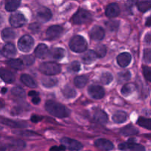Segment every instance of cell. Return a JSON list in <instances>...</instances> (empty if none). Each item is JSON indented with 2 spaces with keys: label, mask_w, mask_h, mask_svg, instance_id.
Instances as JSON below:
<instances>
[{
  "label": "cell",
  "mask_w": 151,
  "mask_h": 151,
  "mask_svg": "<svg viewBox=\"0 0 151 151\" xmlns=\"http://www.w3.org/2000/svg\"><path fill=\"white\" fill-rule=\"evenodd\" d=\"M45 109L49 114L60 119L67 117L70 114V111L66 106L53 100L46 102Z\"/></svg>",
  "instance_id": "cell-1"
},
{
  "label": "cell",
  "mask_w": 151,
  "mask_h": 151,
  "mask_svg": "<svg viewBox=\"0 0 151 151\" xmlns=\"http://www.w3.org/2000/svg\"><path fill=\"white\" fill-rule=\"evenodd\" d=\"M69 47L75 52H85L88 47V43L81 35H75L69 41Z\"/></svg>",
  "instance_id": "cell-2"
},
{
  "label": "cell",
  "mask_w": 151,
  "mask_h": 151,
  "mask_svg": "<svg viewBox=\"0 0 151 151\" xmlns=\"http://www.w3.org/2000/svg\"><path fill=\"white\" fill-rule=\"evenodd\" d=\"M39 71L47 76L58 75L61 71L60 65L55 62H45L39 66Z\"/></svg>",
  "instance_id": "cell-3"
},
{
  "label": "cell",
  "mask_w": 151,
  "mask_h": 151,
  "mask_svg": "<svg viewBox=\"0 0 151 151\" xmlns=\"http://www.w3.org/2000/svg\"><path fill=\"white\" fill-rule=\"evenodd\" d=\"M92 19L91 13L84 9H80L73 16V22L75 24H83Z\"/></svg>",
  "instance_id": "cell-4"
},
{
  "label": "cell",
  "mask_w": 151,
  "mask_h": 151,
  "mask_svg": "<svg viewBox=\"0 0 151 151\" xmlns=\"http://www.w3.org/2000/svg\"><path fill=\"white\" fill-rule=\"evenodd\" d=\"M34 40L30 35H24L19 39V42H18V47L21 51L24 52H28L30 51L33 47Z\"/></svg>",
  "instance_id": "cell-5"
},
{
  "label": "cell",
  "mask_w": 151,
  "mask_h": 151,
  "mask_svg": "<svg viewBox=\"0 0 151 151\" xmlns=\"http://www.w3.org/2000/svg\"><path fill=\"white\" fill-rule=\"evenodd\" d=\"M118 147L122 151H145V147L144 146L134 142V139H129L126 142L121 143Z\"/></svg>",
  "instance_id": "cell-6"
},
{
  "label": "cell",
  "mask_w": 151,
  "mask_h": 151,
  "mask_svg": "<svg viewBox=\"0 0 151 151\" xmlns=\"http://www.w3.org/2000/svg\"><path fill=\"white\" fill-rule=\"evenodd\" d=\"M60 142L65 148L69 149L71 151H79L83 148V145L80 142L69 137H63Z\"/></svg>",
  "instance_id": "cell-7"
},
{
  "label": "cell",
  "mask_w": 151,
  "mask_h": 151,
  "mask_svg": "<svg viewBox=\"0 0 151 151\" xmlns=\"http://www.w3.org/2000/svg\"><path fill=\"white\" fill-rule=\"evenodd\" d=\"M9 22L13 27H21L27 23V19L22 13H15L10 16Z\"/></svg>",
  "instance_id": "cell-8"
},
{
  "label": "cell",
  "mask_w": 151,
  "mask_h": 151,
  "mask_svg": "<svg viewBox=\"0 0 151 151\" xmlns=\"http://www.w3.org/2000/svg\"><path fill=\"white\" fill-rule=\"evenodd\" d=\"M88 94L90 97L95 100H100L105 96V91L103 87L97 85H92L88 88Z\"/></svg>",
  "instance_id": "cell-9"
},
{
  "label": "cell",
  "mask_w": 151,
  "mask_h": 151,
  "mask_svg": "<svg viewBox=\"0 0 151 151\" xmlns=\"http://www.w3.org/2000/svg\"><path fill=\"white\" fill-rule=\"evenodd\" d=\"M63 32V28L58 25L50 27L46 32V37L49 40H54L58 38Z\"/></svg>",
  "instance_id": "cell-10"
},
{
  "label": "cell",
  "mask_w": 151,
  "mask_h": 151,
  "mask_svg": "<svg viewBox=\"0 0 151 151\" xmlns=\"http://www.w3.org/2000/svg\"><path fill=\"white\" fill-rule=\"evenodd\" d=\"M90 37L94 41H101L105 37L104 29L103 27H101L95 25V26H94L91 29V31H90Z\"/></svg>",
  "instance_id": "cell-11"
},
{
  "label": "cell",
  "mask_w": 151,
  "mask_h": 151,
  "mask_svg": "<svg viewBox=\"0 0 151 151\" xmlns=\"http://www.w3.org/2000/svg\"><path fill=\"white\" fill-rule=\"evenodd\" d=\"M52 17V11L46 7H41L37 11V18L43 22H47L50 21Z\"/></svg>",
  "instance_id": "cell-12"
},
{
  "label": "cell",
  "mask_w": 151,
  "mask_h": 151,
  "mask_svg": "<svg viewBox=\"0 0 151 151\" xmlns=\"http://www.w3.org/2000/svg\"><path fill=\"white\" fill-rule=\"evenodd\" d=\"M96 147L97 148L103 151H111L114 149V144L110 140L106 139H99L94 142Z\"/></svg>",
  "instance_id": "cell-13"
},
{
  "label": "cell",
  "mask_w": 151,
  "mask_h": 151,
  "mask_svg": "<svg viewBox=\"0 0 151 151\" xmlns=\"http://www.w3.org/2000/svg\"><path fill=\"white\" fill-rule=\"evenodd\" d=\"M131 59H132V57L129 52H122L117 56L116 61H117V63L119 65V66L126 67L131 63Z\"/></svg>",
  "instance_id": "cell-14"
},
{
  "label": "cell",
  "mask_w": 151,
  "mask_h": 151,
  "mask_svg": "<svg viewBox=\"0 0 151 151\" xmlns=\"http://www.w3.org/2000/svg\"><path fill=\"white\" fill-rule=\"evenodd\" d=\"M65 54H66V51L60 47L52 48L48 52L49 57L56 60H60L61 59H63L64 58Z\"/></svg>",
  "instance_id": "cell-15"
},
{
  "label": "cell",
  "mask_w": 151,
  "mask_h": 151,
  "mask_svg": "<svg viewBox=\"0 0 151 151\" xmlns=\"http://www.w3.org/2000/svg\"><path fill=\"white\" fill-rule=\"evenodd\" d=\"M119 13H120V9H119V5L116 3H111L106 7V15L109 18L116 17L119 16Z\"/></svg>",
  "instance_id": "cell-16"
},
{
  "label": "cell",
  "mask_w": 151,
  "mask_h": 151,
  "mask_svg": "<svg viewBox=\"0 0 151 151\" xmlns=\"http://www.w3.org/2000/svg\"><path fill=\"white\" fill-rule=\"evenodd\" d=\"M2 55L6 58H13L16 55V49L11 43H7L3 47Z\"/></svg>",
  "instance_id": "cell-17"
},
{
  "label": "cell",
  "mask_w": 151,
  "mask_h": 151,
  "mask_svg": "<svg viewBox=\"0 0 151 151\" xmlns=\"http://www.w3.org/2000/svg\"><path fill=\"white\" fill-rule=\"evenodd\" d=\"M0 78L6 83H12L15 81L14 75L10 71L2 68H0Z\"/></svg>",
  "instance_id": "cell-18"
},
{
  "label": "cell",
  "mask_w": 151,
  "mask_h": 151,
  "mask_svg": "<svg viewBox=\"0 0 151 151\" xmlns=\"http://www.w3.org/2000/svg\"><path fill=\"white\" fill-rule=\"evenodd\" d=\"M120 134L124 137L135 136L139 134V130L132 125H128L120 130Z\"/></svg>",
  "instance_id": "cell-19"
},
{
  "label": "cell",
  "mask_w": 151,
  "mask_h": 151,
  "mask_svg": "<svg viewBox=\"0 0 151 151\" xmlns=\"http://www.w3.org/2000/svg\"><path fill=\"white\" fill-rule=\"evenodd\" d=\"M48 47L44 44H38L35 50V56L37 58H44V57H46L48 55Z\"/></svg>",
  "instance_id": "cell-20"
},
{
  "label": "cell",
  "mask_w": 151,
  "mask_h": 151,
  "mask_svg": "<svg viewBox=\"0 0 151 151\" xmlns=\"http://www.w3.org/2000/svg\"><path fill=\"white\" fill-rule=\"evenodd\" d=\"M97 59V55L95 54L94 51L93 50H88L86 53H84L82 56V60L83 63L86 64H91L93 62L95 61Z\"/></svg>",
  "instance_id": "cell-21"
},
{
  "label": "cell",
  "mask_w": 151,
  "mask_h": 151,
  "mask_svg": "<svg viewBox=\"0 0 151 151\" xmlns=\"http://www.w3.org/2000/svg\"><path fill=\"white\" fill-rule=\"evenodd\" d=\"M94 119L97 121L98 123L101 124V125H105L108 122V116L106 113L103 111L97 110L94 114Z\"/></svg>",
  "instance_id": "cell-22"
},
{
  "label": "cell",
  "mask_w": 151,
  "mask_h": 151,
  "mask_svg": "<svg viewBox=\"0 0 151 151\" xmlns=\"http://www.w3.org/2000/svg\"><path fill=\"white\" fill-rule=\"evenodd\" d=\"M58 79L54 77H44L41 79V84L46 88H52L58 84Z\"/></svg>",
  "instance_id": "cell-23"
},
{
  "label": "cell",
  "mask_w": 151,
  "mask_h": 151,
  "mask_svg": "<svg viewBox=\"0 0 151 151\" xmlns=\"http://www.w3.org/2000/svg\"><path fill=\"white\" fill-rule=\"evenodd\" d=\"M26 146V144L24 141L20 139H16L13 140V142H10L8 145H7V148L13 150H21L24 149Z\"/></svg>",
  "instance_id": "cell-24"
},
{
  "label": "cell",
  "mask_w": 151,
  "mask_h": 151,
  "mask_svg": "<svg viewBox=\"0 0 151 151\" xmlns=\"http://www.w3.org/2000/svg\"><path fill=\"white\" fill-rule=\"evenodd\" d=\"M1 38L5 41L13 40L16 36L15 31L13 30L11 28H5V29H3V30L1 31Z\"/></svg>",
  "instance_id": "cell-25"
},
{
  "label": "cell",
  "mask_w": 151,
  "mask_h": 151,
  "mask_svg": "<svg viewBox=\"0 0 151 151\" xmlns=\"http://www.w3.org/2000/svg\"><path fill=\"white\" fill-rule=\"evenodd\" d=\"M112 120L117 124L123 123L127 120V114L123 111H118L113 115Z\"/></svg>",
  "instance_id": "cell-26"
},
{
  "label": "cell",
  "mask_w": 151,
  "mask_h": 151,
  "mask_svg": "<svg viewBox=\"0 0 151 151\" xmlns=\"http://www.w3.org/2000/svg\"><path fill=\"white\" fill-rule=\"evenodd\" d=\"M21 81L25 86L29 87V88H33L37 86L36 83L34 81L33 78L26 74H23L22 75H21Z\"/></svg>",
  "instance_id": "cell-27"
},
{
  "label": "cell",
  "mask_w": 151,
  "mask_h": 151,
  "mask_svg": "<svg viewBox=\"0 0 151 151\" xmlns=\"http://www.w3.org/2000/svg\"><path fill=\"white\" fill-rule=\"evenodd\" d=\"M136 88H137V87H136L135 84L129 83L125 84L122 87V89H121V93H122V94L124 97H128V96L131 95L135 91Z\"/></svg>",
  "instance_id": "cell-28"
},
{
  "label": "cell",
  "mask_w": 151,
  "mask_h": 151,
  "mask_svg": "<svg viewBox=\"0 0 151 151\" xmlns=\"http://www.w3.org/2000/svg\"><path fill=\"white\" fill-rule=\"evenodd\" d=\"M0 122L1 124L10 127V128H24L26 125H23L21 122H16V121L11 120V119H0Z\"/></svg>",
  "instance_id": "cell-29"
},
{
  "label": "cell",
  "mask_w": 151,
  "mask_h": 151,
  "mask_svg": "<svg viewBox=\"0 0 151 151\" xmlns=\"http://www.w3.org/2000/svg\"><path fill=\"white\" fill-rule=\"evenodd\" d=\"M62 93H63V95L67 99L74 98L75 97H76L77 94L75 89H74L73 88H72V87L69 86H66L62 89Z\"/></svg>",
  "instance_id": "cell-30"
},
{
  "label": "cell",
  "mask_w": 151,
  "mask_h": 151,
  "mask_svg": "<svg viewBox=\"0 0 151 151\" xmlns=\"http://www.w3.org/2000/svg\"><path fill=\"white\" fill-rule=\"evenodd\" d=\"M88 83V78L85 75H81V76H78L74 80V83L75 86L78 88H83Z\"/></svg>",
  "instance_id": "cell-31"
},
{
  "label": "cell",
  "mask_w": 151,
  "mask_h": 151,
  "mask_svg": "<svg viewBox=\"0 0 151 151\" xmlns=\"http://www.w3.org/2000/svg\"><path fill=\"white\" fill-rule=\"evenodd\" d=\"M7 64L10 66L11 68L17 70H20V69H23V63H22V60L20 59H10L7 60Z\"/></svg>",
  "instance_id": "cell-32"
},
{
  "label": "cell",
  "mask_w": 151,
  "mask_h": 151,
  "mask_svg": "<svg viewBox=\"0 0 151 151\" xmlns=\"http://www.w3.org/2000/svg\"><path fill=\"white\" fill-rule=\"evenodd\" d=\"M20 4H21V1H17V0H11V1H7L5 4V9L9 12L15 11V10L19 7Z\"/></svg>",
  "instance_id": "cell-33"
},
{
  "label": "cell",
  "mask_w": 151,
  "mask_h": 151,
  "mask_svg": "<svg viewBox=\"0 0 151 151\" xmlns=\"http://www.w3.org/2000/svg\"><path fill=\"white\" fill-rule=\"evenodd\" d=\"M137 7L139 10L141 12L144 13L146 12L147 10H150L151 7V1L148 0V1H137Z\"/></svg>",
  "instance_id": "cell-34"
},
{
  "label": "cell",
  "mask_w": 151,
  "mask_h": 151,
  "mask_svg": "<svg viewBox=\"0 0 151 151\" xmlns=\"http://www.w3.org/2000/svg\"><path fill=\"white\" fill-rule=\"evenodd\" d=\"M114 78L113 75L111 73L109 72H103V74L100 76V81L102 82V83H103L104 85H109L113 81Z\"/></svg>",
  "instance_id": "cell-35"
},
{
  "label": "cell",
  "mask_w": 151,
  "mask_h": 151,
  "mask_svg": "<svg viewBox=\"0 0 151 151\" xmlns=\"http://www.w3.org/2000/svg\"><path fill=\"white\" fill-rule=\"evenodd\" d=\"M137 124L139 126L146 128L147 130L151 129V120L149 118L139 117L137 120Z\"/></svg>",
  "instance_id": "cell-36"
},
{
  "label": "cell",
  "mask_w": 151,
  "mask_h": 151,
  "mask_svg": "<svg viewBox=\"0 0 151 151\" xmlns=\"http://www.w3.org/2000/svg\"><path fill=\"white\" fill-rule=\"evenodd\" d=\"M106 52H107V50H106V46L99 45L96 47L94 52L97 55V58H103L106 55Z\"/></svg>",
  "instance_id": "cell-37"
},
{
  "label": "cell",
  "mask_w": 151,
  "mask_h": 151,
  "mask_svg": "<svg viewBox=\"0 0 151 151\" xmlns=\"http://www.w3.org/2000/svg\"><path fill=\"white\" fill-rule=\"evenodd\" d=\"M106 25L109 30L115 31L118 29V27H119V22H118V21H116V20L109 21V22H106Z\"/></svg>",
  "instance_id": "cell-38"
},
{
  "label": "cell",
  "mask_w": 151,
  "mask_h": 151,
  "mask_svg": "<svg viewBox=\"0 0 151 151\" xmlns=\"http://www.w3.org/2000/svg\"><path fill=\"white\" fill-rule=\"evenodd\" d=\"M11 92L13 95L17 96V97H25L24 90L19 86L13 87L11 90Z\"/></svg>",
  "instance_id": "cell-39"
},
{
  "label": "cell",
  "mask_w": 151,
  "mask_h": 151,
  "mask_svg": "<svg viewBox=\"0 0 151 151\" xmlns=\"http://www.w3.org/2000/svg\"><path fill=\"white\" fill-rule=\"evenodd\" d=\"M22 61L23 64H25L26 66H31L35 62V58L32 55H27L22 57Z\"/></svg>",
  "instance_id": "cell-40"
},
{
  "label": "cell",
  "mask_w": 151,
  "mask_h": 151,
  "mask_svg": "<svg viewBox=\"0 0 151 151\" xmlns=\"http://www.w3.org/2000/svg\"><path fill=\"white\" fill-rule=\"evenodd\" d=\"M41 28V25L40 23L38 22H34V23L30 24L29 25V29L31 32H32L33 33H38L40 32Z\"/></svg>",
  "instance_id": "cell-41"
},
{
  "label": "cell",
  "mask_w": 151,
  "mask_h": 151,
  "mask_svg": "<svg viewBox=\"0 0 151 151\" xmlns=\"http://www.w3.org/2000/svg\"><path fill=\"white\" fill-rule=\"evenodd\" d=\"M142 72L144 75L145 78L147 80L148 82H151V69L149 66H143Z\"/></svg>",
  "instance_id": "cell-42"
},
{
  "label": "cell",
  "mask_w": 151,
  "mask_h": 151,
  "mask_svg": "<svg viewBox=\"0 0 151 151\" xmlns=\"http://www.w3.org/2000/svg\"><path fill=\"white\" fill-rule=\"evenodd\" d=\"M81 69V63L75 60L73 61L69 66V70L72 72H78Z\"/></svg>",
  "instance_id": "cell-43"
},
{
  "label": "cell",
  "mask_w": 151,
  "mask_h": 151,
  "mask_svg": "<svg viewBox=\"0 0 151 151\" xmlns=\"http://www.w3.org/2000/svg\"><path fill=\"white\" fill-rule=\"evenodd\" d=\"M131 72L129 71H123L119 74V80L122 81H128L131 78Z\"/></svg>",
  "instance_id": "cell-44"
},
{
  "label": "cell",
  "mask_w": 151,
  "mask_h": 151,
  "mask_svg": "<svg viewBox=\"0 0 151 151\" xmlns=\"http://www.w3.org/2000/svg\"><path fill=\"white\" fill-rule=\"evenodd\" d=\"M144 60L146 63H150L151 59V51L150 48L145 49L144 50Z\"/></svg>",
  "instance_id": "cell-45"
},
{
  "label": "cell",
  "mask_w": 151,
  "mask_h": 151,
  "mask_svg": "<svg viewBox=\"0 0 151 151\" xmlns=\"http://www.w3.org/2000/svg\"><path fill=\"white\" fill-rule=\"evenodd\" d=\"M16 134H20V135L24 136V137H30V136H34V135L38 136V134H35V133L32 132V131H20V132H16Z\"/></svg>",
  "instance_id": "cell-46"
},
{
  "label": "cell",
  "mask_w": 151,
  "mask_h": 151,
  "mask_svg": "<svg viewBox=\"0 0 151 151\" xmlns=\"http://www.w3.org/2000/svg\"><path fill=\"white\" fill-rule=\"evenodd\" d=\"M42 119L43 117L41 116H38V115H32V116H31L30 119L32 122H34V123H38V122H40Z\"/></svg>",
  "instance_id": "cell-47"
},
{
  "label": "cell",
  "mask_w": 151,
  "mask_h": 151,
  "mask_svg": "<svg viewBox=\"0 0 151 151\" xmlns=\"http://www.w3.org/2000/svg\"><path fill=\"white\" fill-rule=\"evenodd\" d=\"M66 150L64 146H53L50 149V151H63Z\"/></svg>",
  "instance_id": "cell-48"
},
{
  "label": "cell",
  "mask_w": 151,
  "mask_h": 151,
  "mask_svg": "<svg viewBox=\"0 0 151 151\" xmlns=\"http://www.w3.org/2000/svg\"><path fill=\"white\" fill-rule=\"evenodd\" d=\"M41 101V99L38 97H35L32 99V103L35 105H38Z\"/></svg>",
  "instance_id": "cell-49"
},
{
  "label": "cell",
  "mask_w": 151,
  "mask_h": 151,
  "mask_svg": "<svg viewBox=\"0 0 151 151\" xmlns=\"http://www.w3.org/2000/svg\"><path fill=\"white\" fill-rule=\"evenodd\" d=\"M150 37L151 36H150V32H148V33L145 35V41L146 43H147V44H150V41H151Z\"/></svg>",
  "instance_id": "cell-50"
},
{
  "label": "cell",
  "mask_w": 151,
  "mask_h": 151,
  "mask_svg": "<svg viewBox=\"0 0 151 151\" xmlns=\"http://www.w3.org/2000/svg\"><path fill=\"white\" fill-rule=\"evenodd\" d=\"M28 95L30 96V97H32V96H33V97H38V93L36 92V91H29V93H28Z\"/></svg>",
  "instance_id": "cell-51"
},
{
  "label": "cell",
  "mask_w": 151,
  "mask_h": 151,
  "mask_svg": "<svg viewBox=\"0 0 151 151\" xmlns=\"http://www.w3.org/2000/svg\"><path fill=\"white\" fill-rule=\"evenodd\" d=\"M7 145L0 143V151H6L7 150Z\"/></svg>",
  "instance_id": "cell-52"
},
{
  "label": "cell",
  "mask_w": 151,
  "mask_h": 151,
  "mask_svg": "<svg viewBox=\"0 0 151 151\" xmlns=\"http://www.w3.org/2000/svg\"><path fill=\"white\" fill-rule=\"evenodd\" d=\"M151 17L150 16H149L148 18H147V20H146V22H145V25L146 26H147V27H150V25H151Z\"/></svg>",
  "instance_id": "cell-53"
},
{
  "label": "cell",
  "mask_w": 151,
  "mask_h": 151,
  "mask_svg": "<svg viewBox=\"0 0 151 151\" xmlns=\"http://www.w3.org/2000/svg\"><path fill=\"white\" fill-rule=\"evenodd\" d=\"M3 22H4V19H3L2 16H1V13H0V26H1V25L2 24Z\"/></svg>",
  "instance_id": "cell-54"
},
{
  "label": "cell",
  "mask_w": 151,
  "mask_h": 151,
  "mask_svg": "<svg viewBox=\"0 0 151 151\" xmlns=\"http://www.w3.org/2000/svg\"><path fill=\"white\" fill-rule=\"evenodd\" d=\"M6 91H7V89H6V88H3L2 90H1V92H2V93H5Z\"/></svg>",
  "instance_id": "cell-55"
}]
</instances>
